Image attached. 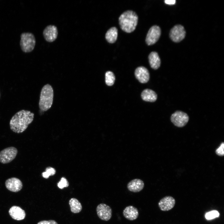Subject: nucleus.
I'll return each instance as SVG.
<instances>
[{
	"label": "nucleus",
	"instance_id": "nucleus-1",
	"mask_svg": "<svg viewBox=\"0 0 224 224\" xmlns=\"http://www.w3.org/2000/svg\"><path fill=\"white\" fill-rule=\"evenodd\" d=\"M34 115V113L29 110H22L18 111L10 121L11 129L17 133L23 132L33 121Z\"/></svg>",
	"mask_w": 224,
	"mask_h": 224
},
{
	"label": "nucleus",
	"instance_id": "nucleus-2",
	"mask_svg": "<svg viewBox=\"0 0 224 224\" xmlns=\"http://www.w3.org/2000/svg\"><path fill=\"white\" fill-rule=\"evenodd\" d=\"M119 20L120 26L122 30L127 33H131L136 28L138 17L134 12L128 10L120 15Z\"/></svg>",
	"mask_w": 224,
	"mask_h": 224
},
{
	"label": "nucleus",
	"instance_id": "nucleus-3",
	"mask_svg": "<svg viewBox=\"0 0 224 224\" xmlns=\"http://www.w3.org/2000/svg\"><path fill=\"white\" fill-rule=\"evenodd\" d=\"M54 96L53 89L51 86L47 84L42 88L39 102L40 109L42 111H46L51 106Z\"/></svg>",
	"mask_w": 224,
	"mask_h": 224
},
{
	"label": "nucleus",
	"instance_id": "nucleus-4",
	"mask_svg": "<svg viewBox=\"0 0 224 224\" xmlns=\"http://www.w3.org/2000/svg\"><path fill=\"white\" fill-rule=\"evenodd\" d=\"M35 37L32 33L25 32L21 34L20 45L23 52L25 53L31 52L35 48Z\"/></svg>",
	"mask_w": 224,
	"mask_h": 224
},
{
	"label": "nucleus",
	"instance_id": "nucleus-5",
	"mask_svg": "<svg viewBox=\"0 0 224 224\" xmlns=\"http://www.w3.org/2000/svg\"><path fill=\"white\" fill-rule=\"evenodd\" d=\"M17 153V149L13 147L3 149L0 152V162L3 164L11 162L15 158Z\"/></svg>",
	"mask_w": 224,
	"mask_h": 224
},
{
	"label": "nucleus",
	"instance_id": "nucleus-6",
	"mask_svg": "<svg viewBox=\"0 0 224 224\" xmlns=\"http://www.w3.org/2000/svg\"><path fill=\"white\" fill-rule=\"evenodd\" d=\"M170 120L176 126L182 127L186 125L189 120L188 114L181 111H176L171 115Z\"/></svg>",
	"mask_w": 224,
	"mask_h": 224
},
{
	"label": "nucleus",
	"instance_id": "nucleus-7",
	"mask_svg": "<svg viewBox=\"0 0 224 224\" xmlns=\"http://www.w3.org/2000/svg\"><path fill=\"white\" fill-rule=\"evenodd\" d=\"M186 35L184 27L180 25H176L170 30L169 36L171 39L175 42H179L184 39Z\"/></svg>",
	"mask_w": 224,
	"mask_h": 224
},
{
	"label": "nucleus",
	"instance_id": "nucleus-8",
	"mask_svg": "<svg viewBox=\"0 0 224 224\" xmlns=\"http://www.w3.org/2000/svg\"><path fill=\"white\" fill-rule=\"evenodd\" d=\"M161 29L156 25L153 26L149 29L146 38V42L149 45L155 44L159 40L161 35Z\"/></svg>",
	"mask_w": 224,
	"mask_h": 224
},
{
	"label": "nucleus",
	"instance_id": "nucleus-9",
	"mask_svg": "<svg viewBox=\"0 0 224 224\" xmlns=\"http://www.w3.org/2000/svg\"><path fill=\"white\" fill-rule=\"evenodd\" d=\"M96 211L99 217L105 221L110 220L112 216V210L109 206L105 203H100L97 207Z\"/></svg>",
	"mask_w": 224,
	"mask_h": 224
},
{
	"label": "nucleus",
	"instance_id": "nucleus-10",
	"mask_svg": "<svg viewBox=\"0 0 224 224\" xmlns=\"http://www.w3.org/2000/svg\"><path fill=\"white\" fill-rule=\"evenodd\" d=\"M58 35V29L54 25H50L47 26L43 31L44 39L49 42L55 40L57 37Z\"/></svg>",
	"mask_w": 224,
	"mask_h": 224
},
{
	"label": "nucleus",
	"instance_id": "nucleus-11",
	"mask_svg": "<svg viewBox=\"0 0 224 224\" xmlns=\"http://www.w3.org/2000/svg\"><path fill=\"white\" fill-rule=\"evenodd\" d=\"M5 185L8 190L14 192L21 190L23 186L21 181L16 177L11 178L6 180Z\"/></svg>",
	"mask_w": 224,
	"mask_h": 224
},
{
	"label": "nucleus",
	"instance_id": "nucleus-12",
	"mask_svg": "<svg viewBox=\"0 0 224 224\" xmlns=\"http://www.w3.org/2000/svg\"><path fill=\"white\" fill-rule=\"evenodd\" d=\"M175 203V199L170 196H166L162 198L158 203L160 209L163 211H168L172 209Z\"/></svg>",
	"mask_w": 224,
	"mask_h": 224
},
{
	"label": "nucleus",
	"instance_id": "nucleus-13",
	"mask_svg": "<svg viewBox=\"0 0 224 224\" xmlns=\"http://www.w3.org/2000/svg\"><path fill=\"white\" fill-rule=\"evenodd\" d=\"M135 75L138 81L143 83L147 82L150 78V74L148 70L143 66L139 67L136 69Z\"/></svg>",
	"mask_w": 224,
	"mask_h": 224
},
{
	"label": "nucleus",
	"instance_id": "nucleus-14",
	"mask_svg": "<svg viewBox=\"0 0 224 224\" xmlns=\"http://www.w3.org/2000/svg\"><path fill=\"white\" fill-rule=\"evenodd\" d=\"M9 213L13 219L18 221L24 219L26 216L25 211L18 206L12 207L9 210Z\"/></svg>",
	"mask_w": 224,
	"mask_h": 224
},
{
	"label": "nucleus",
	"instance_id": "nucleus-15",
	"mask_svg": "<svg viewBox=\"0 0 224 224\" xmlns=\"http://www.w3.org/2000/svg\"><path fill=\"white\" fill-rule=\"evenodd\" d=\"M123 213L124 217L130 221L136 220L139 215L138 209L133 206L126 207L124 210Z\"/></svg>",
	"mask_w": 224,
	"mask_h": 224
},
{
	"label": "nucleus",
	"instance_id": "nucleus-16",
	"mask_svg": "<svg viewBox=\"0 0 224 224\" xmlns=\"http://www.w3.org/2000/svg\"><path fill=\"white\" fill-rule=\"evenodd\" d=\"M144 183L142 180L136 179L132 180L128 183L127 185L128 189L133 192H138L144 188Z\"/></svg>",
	"mask_w": 224,
	"mask_h": 224
},
{
	"label": "nucleus",
	"instance_id": "nucleus-17",
	"mask_svg": "<svg viewBox=\"0 0 224 224\" xmlns=\"http://www.w3.org/2000/svg\"><path fill=\"white\" fill-rule=\"evenodd\" d=\"M148 59L149 64L152 68L156 70L160 67L161 61L157 52L154 51L151 52L149 55Z\"/></svg>",
	"mask_w": 224,
	"mask_h": 224
},
{
	"label": "nucleus",
	"instance_id": "nucleus-18",
	"mask_svg": "<svg viewBox=\"0 0 224 224\" xmlns=\"http://www.w3.org/2000/svg\"><path fill=\"white\" fill-rule=\"evenodd\" d=\"M142 100L145 101L154 102L157 99V95L153 91L150 89H146L142 92L141 95Z\"/></svg>",
	"mask_w": 224,
	"mask_h": 224
},
{
	"label": "nucleus",
	"instance_id": "nucleus-19",
	"mask_svg": "<svg viewBox=\"0 0 224 224\" xmlns=\"http://www.w3.org/2000/svg\"><path fill=\"white\" fill-rule=\"evenodd\" d=\"M118 30L115 27L110 28L107 31L105 37L109 43H113L116 40L118 36Z\"/></svg>",
	"mask_w": 224,
	"mask_h": 224
},
{
	"label": "nucleus",
	"instance_id": "nucleus-20",
	"mask_svg": "<svg viewBox=\"0 0 224 224\" xmlns=\"http://www.w3.org/2000/svg\"><path fill=\"white\" fill-rule=\"evenodd\" d=\"M71 211L74 213H78L82 210V207L80 202L74 198H71L69 201Z\"/></svg>",
	"mask_w": 224,
	"mask_h": 224
},
{
	"label": "nucleus",
	"instance_id": "nucleus-21",
	"mask_svg": "<svg viewBox=\"0 0 224 224\" xmlns=\"http://www.w3.org/2000/svg\"><path fill=\"white\" fill-rule=\"evenodd\" d=\"M115 77L114 73L110 71H107L105 74V82L108 86L113 85L114 82Z\"/></svg>",
	"mask_w": 224,
	"mask_h": 224
},
{
	"label": "nucleus",
	"instance_id": "nucleus-22",
	"mask_svg": "<svg viewBox=\"0 0 224 224\" xmlns=\"http://www.w3.org/2000/svg\"><path fill=\"white\" fill-rule=\"evenodd\" d=\"M219 216V213L217 211L213 210L206 213L205 217L207 219L211 220L218 217Z\"/></svg>",
	"mask_w": 224,
	"mask_h": 224
},
{
	"label": "nucleus",
	"instance_id": "nucleus-23",
	"mask_svg": "<svg viewBox=\"0 0 224 224\" xmlns=\"http://www.w3.org/2000/svg\"><path fill=\"white\" fill-rule=\"evenodd\" d=\"M68 185L69 183L67 180L64 177L62 178L60 181L58 183V186L60 189L68 187Z\"/></svg>",
	"mask_w": 224,
	"mask_h": 224
},
{
	"label": "nucleus",
	"instance_id": "nucleus-24",
	"mask_svg": "<svg viewBox=\"0 0 224 224\" xmlns=\"http://www.w3.org/2000/svg\"><path fill=\"white\" fill-rule=\"evenodd\" d=\"M224 142L222 143L219 147L216 150V154L220 156H223L224 154Z\"/></svg>",
	"mask_w": 224,
	"mask_h": 224
},
{
	"label": "nucleus",
	"instance_id": "nucleus-25",
	"mask_svg": "<svg viewBox=\"0 0 224 224\" xmlns=\"http://www.w3.org/2000/svg\"><path fill=\"white\" fill-rule=\"evenodd\" d=\"M37 224H58V223L54 220H49L42 221L39 222Z\"/></svg>",
	"mask_w": 224,
	"mask_h": 224
},
{
	"label": "nucleus",
	"instance_id": "nucleus-26",
	"mask_svg": "<svg viewBox=\"0 0 224 224\" xmlns=\"http://www.w3.org/2000/svg\"><path fill=\"white\" fill-rule=\"evenodd\" d=\"M46 171L49 175L50 176L54 175L55 174L56 172L55 170L52 167L47 168L46 169Z\"/></svg>",
	"mask_w": 224,
	"mask_h": 224
},
{
	"label": "nucleus",
	"instance_id": "nucleus-27",
	"mask_svg": "<svg viewBox=\"0 0 224 224\" xmlns=\"http://www.w3.org/2000/svg\"><path fill=\"white\" fill-rule=\"evenodd\" d=\"M165 3L168 5L175 4L176 2L175 0H166L164 1Z\"/></svg>",
	"mask_w": 224,
	"mask_h": 224
},
{
	"label": "nucleus",
	"instance_id": "nucleus-28",
	"mask_svg": "<svg viewBox=\"0 0 224 224\" xmlns=\"http://www.w3.org/2000/svg\"><path fill=\"white\" fill-rule=\"evenodd\" d=\"M43 177L45 178H48L50 176L46 172H43L42 174Z\"/></svg>",
	"mask_w": 224,
	"mask_h": 224
},
{
	"label": "nucleus",
	"instance_id": "nucleus-29",
	"mask_svg": "<svg viewBox=\"0 0 224 224\" xmlns=\"http://www.w3.org/2000/svg\"></svg>",
	"mask_w": 224,
	"mask_h": 224
}]
</instances>
